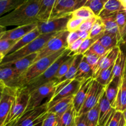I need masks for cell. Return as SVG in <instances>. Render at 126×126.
Returning a JSON list of instances; mask_svg holds the SVG:
<instances>
[{
  "mask_svg": "<svg viewBox=\"0 0 126 126\" xmlns=\"http://www.w3.org/2000/svg\"><path fill=\"white\" fill-rule=\"evenodd\" d=\"M41 0H25L21 5L7 14L0 17V25L22 26L37 23Z\"/></svg>",
  "mask_w": 126,
  "mask_h": 126,
  "instance_id": "1",
  "label": "cell"
},
{
  "mask_svg": "<svg viewBox=\"0 0 126 126\" xmlns=\"http://www.w3.org/2000/svg\"><path fill=\"white\" fill-rule=\"evenodd\" d=\"M66 49V48H64L54 54L39 59L33 63L24 73L15 79L7 86L15 88L25 86L30 82L41 75L64 53Z\"/></svg>",
  "mask_w": 126,
  "mask_h": 126,
  "instance_id": "2",
  "label": "cell"
},
{
  "mask_svg": "<svg viewBox=\"0 0 126 126\" xmlns=\"http://www.w3.org/2000/svg\"><path fill=\"white\" fill-rule=\"evenodd\" d=\"M57 33L41 34L37 38H36L34 40L31 42L30 43L27 44V45L23 46V48H20V49L17 50V51L14 52L11 54H9L5 56L4 57L3 59H2V62L0 63V64L12 63V62L15 61L27 56L30 54L38 53Z\"/></svg>",
  "mask_w": 126,
  "mask_h": 126,
  "instance_id": "3",
  "label": "cell"
},
{
  "mask_svg": "<svg viewBox=\"0 0 126 126\" xmlns=\"http://www.w3.org/2000/svg\"><path fill=\"white\" fill-rule=\"evenodd\" d=\"M72 54H74L69 49L66 48L64 53L60 56V57L57 59V60L54 63L51 64L49 68L46 69L41 75L35 78L32 81L30 82L25 86L29 93L34 90V89L38 88L39 86L44 85L46 83L51 81L55 79V75L57 74L60 65L64 63L66 60H67Z\"/></svg>",
  "mask_w": 126,
  "mask_h": 126,
  "instance_id": "4",
  "label": "cell"
},
{
  "mask_svg": "<svg viewBox=\"0 0 126 126\" xmlns=\"http://www.w3.org/2000/svg\"><path fill=\"white\" fill-rule=\"evenodd\" d=\"M82 81L73 79L72 80H66L55 86L54 94L47 102L48 109L54 105L65 98L74 96L78 91Z\"/></svg>",
  "mask_w": 126,
  "mask_h": 126,
  "instance_id": "5",
  "label": "cell"
},
{
  "mask_svg": "<svg viewBox=\"0 0 126 126\" xmlns=\"http://www.w3.org/2000/svg\"><path fill=\"white\" fill-rule=\"evenodd\" d=\"M29 96V91L25 87H20L17 89L11 111L4 125L17 119L23 115L27 109Z\"/></svg>",
  "mask_w": 126,
  "mask_h": 126,
  "instance_id": "6",
  "label": "cell"
},
{
  "mask_svg": "<svg viewBox=\"0 0 126 126\" xmlns=\"http://www.w3.org/2000/svg\"><path fill=\"white\" fill-rule=\"evenodd\" d=\"M68 33L69 32L66 30L59 32L55 35H54L47 42V43L38 52V55L34 63L41 58L54 54L64 48H67V37Z\"/></svg>",
  "mask_w": 126,
  "mask_h": 126,
  "instance_id": "7",
  "label": "cell"
},
{
  "mask_svg": "<svg viewBox=\"0 0 126 126\" xmlns=\"http://www.w3.org/2000/svg\"><path fill=\"white\" fill-rule=\"evenodd\" d=\"M57 80H53L44 85L34 89L30 93L28 105L25 112L33 109L42 105L41 103L46 98L53 96L55 90V84Z\"/></svg>",
  "mask_w": 126,
  "mask_h": 126,
  "instance_id": "8",
  "label": "cell"
},
{
  "mask_svg": "<svg viewBox=\"0 0 126 126\" xmlns=\"http://www.w3.org/2000/svg\"><path fill=\"white\" fill-rule=\"evenodd\" d=\"M72 17L71 13L50 19L47 21H38L37 28L41 34L58 33L66 30L69 20Z\"/></svg>",
  "mask_w": 126,
  "mask_h": 126,
  "instance_id": "9",
  "label": "cell"
},
{
  "mask_svg": "<svg viewBox=\"0 0 126 126\" xmlns=\"http://www.w3.org/2000/svg\"><path fill=\"white\" fill-rule=\"evenodd\" d=\"M105 86L102 85L95 79H94L84 103L77 116L86 113L90 109L93 108L97 103H98L101 96L105 92Z\"/></svg>",
  "mask_w": 126,
  "mask_h": 126,
  "instance_id": "10",
  "label": "cell"
},
{
  "mask_svg": "<svg viewBox=\"0 0 126 126\" xmlns=\"http://www.w3.org/2000/svg\"><path fill=\"white\" fill-rule=\"evenodd\" d=\"M17 88L6 86L0 101V126H3L9 114Z\"/></svg>",
  "mask_w": 126,
  "mask_h": 126,
  "instance_id": "11",
  "label": "cell"
},
{
  "mask_svg": "<svg viewBox=\"0 0 126 126\" xmlns=\"http://www.w3.org/2000/svg\"><path fill=\"white\" fill-rule=\"evenodd\" d=\"M99 122L98 126H107L110 120L116 112V109L112 107L106 97L105 92L99 100Z\"/></svg>",
  "mask_w": 126,
  "mask_h": 126,
  "instance_id": "12",
  "label": "cell"
},
{
  "mask_svg": "<svg viewBox=\"0 0 126 126\" xmlns=\"http://www.w3.org/2000/svg\"><path fill=\"white\" fill-rule=\"evenodd\" d=\"M93 80L94 79L92 77L83 80L81 83L78 91L74 95L73 99V105L77 112V114L84 103Z\"/></svg>",
  "mask_w": 126,
  "mask_h": 126,
  "instance_id": "13",
  "label": "cell"
},
{
  "mask_svg": "<svg viewBox=\"0 0 126 126\" xmlns=\"http://www.w3.org/2000/svg\"><path fill=\"white\" fill-rule=\"evenodd\" d=\"M120 50V46H117L112 48L111 49H110L105 54L101 57L99 63H98V66H97V69H96L94 75V79H95L97 75L102 70L114 65Z\"/></svg>",
  "mask_w": 126,
  "mask_h": 126,
  "instance_id": "14",
  "label": "cell"
},
{
  "mask_svg": "<svg viewBox=\"0 0 126 126\" xmlns=\"http://www.w3.org/2000/svg\"><path fill=\"white\" fill-rule=\"evenodd\" d=\"M37 26L38 22L25 25L18 26L14 28L5 31L4 33L0 35V40H12L17 41L31 31L35 29Z\"/></svg>",
  "mask_w": 126,
  "mask_h": 126,
  "instance_id": "15",
  "label": "cell"
},
{
  "mask_svg": "<svg viewBox=\"0 0 126 126\" xmlns=\"http://www.w3.org/2000/svg\"><path fill=\"white\" fill-rule=\"evenodd\" d=\"M38 53H33V54H30L27 56L22 58L21 59L16 60L12 63H5V64H9L11 65L13 68H14L17 72L19 74V76L24 73L32 64L34 63V60L36 58ZM18 76V77H19Z\"/></svg>",
  "mask_w": 126,
  "mask_h": 126,
  "instance_id": "16",
  "label": "cell"
},
{
  "mask_svg": "<svg viewBox=\"0 0 126 126\" xmlns=\"http://www.w3.org/2000/svg\"><path fill=\"white\" fill-rule=\"evenodd\" d=\"M57 0H41L38 12V21H47L51 17Z\"/></svg>",
  "mask_w": 126,
  "mask_h": 126,
  "instance_id": "17",
  "label": "cell"
},
{
  "mask_svg": "<svg viewBox=\"0 0 126 126\" xmlns=\"http://www.w3.org/2000/svg\"><path fill=\"white\" fill-rule=\"evenodd\" d=\"M121 80V79L118 77H113V80L106 86L105 90L106 97L108 99L112 107H114L115 109Z\"/></svg>",
  "mask_w": 126,
  "mask_h": 126,
  "instance_id": "18",
  "label": "cell"
},
{
  "mask_svg": "<svg viewBox=\"0 0 126 126\" xmlns=\"http://www.w3.org/2000/svg\"><path fill=\"white\" fill-rule=\"evenodd\" d=\"M116 110L121 112L126 110V64L118 90Z\"/></svg>",
  "mask_w": 126,
  "mask_h": 126,
  "instance_id": "19",
  "label": "cell"
},
{
  "mask_svg": "<svg viewBox=\"0 0 126 126\" xmlns=\"http://www.w3.org/2000/svg\"><path fill=\"white\" fill-rule=\"evenodd\" d=\"M18 76V73L11 65L7 64H0V80L3 82L6 86H8Z\"/></svg>",
  "mask_w": 126,
  "mask_h": 126,
  "instance_id": "20",
  "label": "cell"
},
{
  "mask_svg": "<svg viewBox=\"0 0 126 126\" xmlns=\"http://www.w3.org/2000/svg\"><path fill=\"white\" fill-rule=\"evenodd\" d=\"M124 9V7L119 0H108L103 6L98 17L103 18L113 16L117 12Z\"/></svg>",
  "mask_w": 126,
  "mask_h": 126,
  "instance_id": "21",
  "label": "cell"
},
{
  "mask_svg": "<svg viewBox=\"0 0 126 126\" xmlns=\"http://www.w3.org/2000/svg\"><path fill=\"white\" fill-rule=\"evenodd\" d=\"M41 35L40 32H39L38 28H36L35 29H34L33 30L31 31L30 32H29L28 33H27V35H25V36H23L22 38H21L20 39L18 40L17 42L16 43V44L12 47L10 51H9L8 54H11V53H14V52L17 51V50L20 49V48H23V46H25V45H27V44H28L29 43H30L31 42H32L33 40H34L36 38L39 36Z\"/></svg>",
  "mask_w": 126,
  "mask_h": 126,
  "instance_id": "22",
  "label": "cell"
},
{
  "mask_svg": "<svg viewBox=\"0 0 126 126\" xmlns=\"http://www.w3.org/2000/svg\"><path fill=\"white\" fill-rule=\"evenodd\" d=\"M74 96H70L68 97L62 99L59 102L54 105L52 107L48 109L49 112H53L55 114L59 119L62 115L69 108L70 106L73 104V99Z\"/></svg>",
  "mask_w": 126,
  "mask_h": 126,
  "instance_id": "23",
  "label": "cell"
},
{
  "mask_svg": "<svg viewBox=\"0 0 126 126\" xmlns=\"http://www.w3.org/2000/svg\"><path fill=\"white\" fill-rule=\"evenodd\" d=\"M82 57H83V54H75L73 61L70 69H68V70L65 74V75H63L62 77L60 78V79H59L56 82L55 86L57 84H60L63 82L66 81V80H72L75 79V75H76V72H77L79 65L80 62H81Z\"/></svg>",
  "mask_w": 126,
  "mask_h": 126,
  "instance_id": "24",
  "label": "cell"
},
{
  "mask_svg": "<svg viewBox=\"0 0 126 126\" xmlns=\"http://www.w3.org/2000/svg\"><path fill=\"white\" fill-rule=\"evenodd\" d=\"M77 112L71 105L59 118L57 126H75Z\"/></svg>",
  "mask_w": 126,
  "mask_h": 126,
  "instance_id": "25",
  "label": "cell"
},
{
  "mask_svg": "<svg viewBox=\"0 0 126 126\" xmlns=\"http://www.w3.org/2000/svg\"><path fill=\"white\" fill-rule=\"evenodd\" d=\"M93 71L83 56L79 65L78 69L75 75V79L80 81H83L89 78H93Z\"/></svg>",
  "mask_w": 126,
  "mask_h": 126,
  "instance_id": "26",
  "label": "cell"
},
{
  "mask_svg": "<svg viewBox=\"0 0 126 126\" xmlns=\"http://www.w3.org/2000/svg\"><path fill=\"white\" fill-rule=\"evenodd\" d=\"M126 64V55L121 49L113 67V77H118L121 79L125 69Z\"/></svg>",
  "mask_w": 126,
  "mask_h": 126,
  "instance_id": "27",
  "label": "cell"
},
{
  "mask_svg": "<svg viewBox=\"0 0 126 126\" xmlns=\"http://www.w3.org/2000/svg\"><path fill=\"white\" fill-rule=\"evenodd\" d=\"M100 43L105 48L110 50L114 47L119 46L120 40L118 36L115 34L105 32L102 37L98 40Z\"/></svg>",
  "mask_w": 126,
  "mask_h": 126,
  "instance_id": "28",
  "label": "cell"
},
{
  "mask_svg": "<svg viewBox=\"0 0 126 126\" xmlns=\"http://www.w3.org/2000/svg\"><path fill=\"white\" fill-rule=\"evenodd\" d=\"M105 26V32L115 34L121 41V34L119 27L115 21L114 16H111L101 18Z\"/></svg>",
  "mask_w": 126,
  "mask_h": 126,
  "instance_id": "29",
  "label": "cell"
},
{
  "mask_svg": "<svg viewBox=\"0 0 126 126\" xmlns=\"http://www.w3.org/2000/svg\"><path fill=\"white\" fill-rule=\"evenodd\" d=\"M25 0H0V17L11 12L22 4Z\"/></svg>",
  "mask_w": 126,
  "mask_h": 126,
  "instance_id": "30",
  "label": "cell"
},
{
  "mask_svg": "<svg viewBox=\"0 0 126 126\" xmlns=\"http://www.w3.org/2000/svg\"><path fill=\"white\" fill-rule=\"evenodd\" d=\"M113 67H114V65L102 70L97 75L95 80L98 82L100 84L106 87L110 83V82L113 80V77H114Z\"/></svg>",
  "mask_w": 126,
  "mask_h": 126,
  "instance_id": "31",
  "label": "cell"
},
{
  "mask_svg": "<svg viewBox=\"0 0 126 126\" xmlns=\"http://www.w3.org/2000/svg\"><path fill=\"white\" fill-rule=\"evenodd\" d=\"M87 126H98L99 122V103L85 113Z\"/></svg>",
  "mask_w": 126,
  "mask_h": 126,
  "instance_id": "32",
  "label": "cell"
},
{
  "mask_svg": "<svg viewBox=\"0 0 126 126\" xmlns=\"http://www.w3.org/2000/svg\"><path fill=\"white\" fill-rule=\"evenodd\" d=\"M71 14H72L73 17L81 19L84 21L91 18V17H94V16H97L95 15L92 9L87 6H82V7L74 10L71 12Z\"/></svg>",
  "mask_w": 126,
  "mask_h": 126,
  "instance_id": "33",
  "label": "cell"
},
{
  "mask_svg": "<svg viewBox=\"0 0 126 126\" xmlns=\"http://www.w3.org/2000/svg\"><path fill=\"white\" fill-rule=\"evenodd\" d=\"M105 33V32H104ZM104 33H102V34L99 35L98 36H96V37H93V38H89L87 39L84 40L82 42V44H81V46H80L79 49H78L77 52L75 54H84L86 51L89 50L90 49L91 46L93 45V44L94 43H95L97 41H98L101 37H102Z\"/></svg>",
  "mask_w": 126,
  "mask_h": 126,
  "instance_id": "34",
  "label": "cell"
},
{
  "mask_svg": "<svg viewBox=\"0 0 126 126\" xmlns=\"http://www.w3.org/2000/svg\"><path fill=\"white\" fill-rule=\"evenodd\" d=\"M83 56L85 59H86V61L89 64V65L91 66V69L93 71L94 75V73L95 72L96 69H97V66H98V63H99L100 59L101 57L98 56L97 54H94V53H92V51L89 50L86 51L83 54Z\"/></svg>",
  "mask_w": 126,
  "mask_h": 126,
  "instance_id": "35",
  "label": "cell"
},
{
  "mask_svg": "<svg viewBox=\"0 0 126 126\" xmlns=\"http://www.w3.org/2000/svg\"><path fill=\"white\" fill-rule=\"evenodd\" d=\"M126 121L123 112L116 111L113 117L108 122L107 126H126Z\"/></svg>",
  "mask_w": 126,
  "mask_h": 126,
  "instance_id": "36",
  "label": "cell"
},
{
  "mask_svg": "<svg viewBox=\"0 0 126 126\" xmlns=\"http://www.w3.org/2000/svg\"><path fill=\"white\" fill-rule=\"evenodd\" d=\"M75 54H72L67 60L65 61L61 65H60V68L59 69V70L57 71V74L55 75V79L56 80H59L60 78L62 77L63 75H65L66 72H68V69H70V66H71V64H72L74 58H75Z\"/></svg>",
  "mask_w": 126,
  "mask_h": 126,
  "instance_id": "37",
  "label": "cell"
},
{
  "mask_svg": "<svg viewBox=\"0 0 126 126\" xmlns=\"http://www.w3.org/2000/svg\"><path fill=\"white\" fill-rule=\"evenodd\" d=\"M105 32V26L102 22L100 17H97L95 22L94 24L91 32H90L89 38H93V37L98 36L99 35Z\"/></svg>",
  "mask_w": 126,
  "mask_h": 126,
  "instance_id": "38",
  "label": "cell"
},
{
  "mask_svg": "<svg viewBox=\"0 0 126 126\" xmlns=\"http://www.w3.org/2000/svg\"><path fill=\"white\" fill-rule=\"evenodd\" d=\"M17 41L12 40H0V53L4 56L7 55L10 49Z\"/></svg>",
  "mask_w": 126,
  "mask_h": 126,
  "instance_id": "39",
  "label": "cell"
},
{
  "mask_svg": "<svg viewBox=\"0 0 126 126\" xmlns=\"http://www.w3.org/2000/svg\"><path fill=\"white\" fill-rule=\"evenodd\" d=\"M108 1V0H94L93 1L90 2L87 6H89L92 9L95 16H98L103 6Z\"/></svg>",
  "mask_w": 126,
  "mask_h": 126,
  "instance_id": "40",
  "label": "cell"
},
{
  "mask_svg": "<svg viewBox=\"0 0 126 126\" xmlns=\"http://www.w3.org/2000/svg\"><path fill=\"white\" fill-rule=\"evenodd\" d=\"M113 16H114L116 22L119 27L121 34L122 30L126 24V12L124 11V9L117 12L116 13L113 15Z\"/></svg>",
  "mask_w": 126,
  "mask_h": 126,
  "instance_id": "41",
  "label": "cell"
},
{
  "mask_svg": "<svg viewBox=\"0 0 126 126\" xmlns=\"http://www.w3.org/2000/svg\"><path fill=\"white\" fill-rule=\"evenodd\" d=\"M84 21V20L81 19L72 17L69 20L68 22L67 26H66V30L69 32L77 31Z\"/></svg>",
  "mask_w": 126,
  "mask_h": 126,
  "instance_id": "42",
  "label": "cell"
},
{
  "mask_svg": "<svg viewBox=\"0 0 126 126\" xmlns=\"http://www.w3.org/2000/svg\"><path fill=\"white\" fill-rule=\"evenodd\" d=\"M89 50L91 51L92 53L97 54V56H98L100 57H102V56L105 54L106 53L109 51L108 49H107V48H105V47L100 43L98 40L95 43H94L93 45L90 48V49H89Z\"/></svg>",
  "mask_w": 126,
  "mask_h": 126,
  "instance_id": "43",
  "label": "cell"
},
{
  "mask_svg": "<svg viewBox=\"0 0 126 126\" xmlns=\"http://www.w3.org/2000/svg\"><path fill=\"white\" fill-rule=\"evenodd\" d=\"M58 121L59 119L55 114L48 112L47 115L43 121L41 126H57Z\"/></svg>",
  "mask_w": 126,
  "mask_h": 126,
  "instance_id": "44",
  "label": "cell"
},
{
  "mask_svg": "<svg viewBox=\"0 0 126 126\" xmlns=\"http://www.w3.org/2000/svg\"><path fill=\"white\" fill-rule=\"evenodd\" d=\"M98 16H94L93 17L88 19L87 20H85L83 21L82 24L80 25L78 30L82 31H87V32H91L94 24Z\"/></svg>",
  "mask_w": 126,
  "mask_h": 126,
  "instance_id": "45",
  "label": "cell"
},
{
  "mask_svg": "<svg viewBox=\"0 0 126 126\" xmlns=\"http://www.w3.org/2000/svg\"><path fill=\"white\" fill-rule=\"evenodd\" d=\"M82 42H83V40L81 39H78V40L75 41V42H73V43H71V44L68 46V49H70L74 54H76V52L78 51V49H79L80 46H81V44H82Z\"/></svg>",
  "mask_w": 126,
  "mask_h": 126,
  "instance_id": "46",
  "label": "cell"
},
{
  "mask_svg": "<svg viewBox=\"0 0 126 126\" xmlns=\"http://www.w3.org/2000/svg\"><path fill=\"white\" fill-rule=\"evenodd\" d=\"M75 126H87L85 114L76 116Z\"/></svg>",
  "mask_w": 126,
  "mask_h": 126,
  "instance_id": "47",
  "label": "cell"
},
{
  "mask_svg": "<svg viewBox=\"0 0 126 126\" xmlns=\"http://www.w3.org/2000/svg\"><path fill=\"white\" fill-rule=\"evenodd\" d=\"M78 39H79V35H78V33L77 31L69 32L68 35V37H67L68 46L70 45V44H71V43H73V42H75V41L78 40Z\"/></svg>",
  "mask_w": 126,
  "mask_h": 126,
  "instance_id": "48",
  "label": "cell"
},
{
  "mask_svg": "<svg viewBox=\"0 0 126 126\" xmlns=\"http://www.w3.org/2000/svg\"><path fill=\"white\" fill-rule=\"evenodd\" d=\"M77 32H78V33L79 38L83 40H84L89 38L90 32H87V31H82V30H78Z\"/></svg>",
  "mask_w": 126,
  "mask_h": 126,
  "instance_id": "49",
  "label": "cell"
},
{
  "mask_svg": "<svg viewBox=\"0 0 126 126\" xmlns=\"http://www.w3.org/2000/svg\"><path fill=\"white\" fill-rule=\"evenodd\" d=\"M126 43V24L124 26V28L122 30L121 32V41L120 43L122 44H125Z\"/></svg>",
  "mask_w": 126,
  "mask_h": 126,
  "instance_id": "50",
  "label": "cell"
},
{
  "mask_svg": "<svg viewBox=\"0 0 126 126\" xmlns=\"http://www.w3.org/2000/svg\"><path fill=\"white\" fill-rule=\"evenodd\" d=\"M5 87H6V85L4 84V83L1 81V80H0V101L2 98V93H3V91L4 90Z\"/></svg>",
  "mask_w": 126,
  "mask_h": 126,
  "instance_id": "51",
  "label": "cell"
},
{
  "mask_svg": "<svg viewBox=\"0 0 126 126\" xmlns=\"http://www.w3.org/2000/svg\"><path fill=\"white\" fill-rule=\"evenodd\" d=\"M6 27H4V26H2L1 25H0V35L2 34V33H4L5 31H6Z\"/></svg>",
  "mask_w": 126,
  "mask_h": 126,
  "instance_id": "52",
  "label": "cell"
},
{
  "mask_svg": "<svg viewBox=\"0 0 126 126\" xmlns=\"http://www.w3.org/2000/svg\"><path fill=\"white\" fill-rule=\"evenodd\" d=\"M4 57V56L2 55V54H1V53H0V63L2 62V59H3Z\"/></svg>",
  "mask_w": 126,
  "mask_h": 126,
  "instance_id": "53",
  "label": "cell"
},
{
  "mask_svg": "<svg viewBox=\"0 0 126 126\" xmlns=\"http://www.w3.org/2000/svg\"><path fill=\"white\" fill-rule=\"evenodd\" d=\"M94 1V0H87V2H86V5H85V6H87V5H88L90 3V2H91L92 1Z\"/></svg>",
  "mask_w": 126,
  "mask_h": 126,
  "instance_id": "54",
  "label": "cell"
},
{
  "mask_svg": "<svg viewBox=\"0 0 126 126\" xmlns=\"http://www.w3.org/2000/svg\"><path fill=\"white\" fill-rule=\"evenodd\" d=\"M123 112V114H124V117H125V119L126 121V110H125V111Z\"/></svg>",
  "mask_w": 126,
  "mask_h": 126,
  "instance_id": "55",
  "label": "cell"
},
{
  "mask_svg": "<svg viewBox=\"0 0 126 126\" xmlns=\"http://www.w3.org/2000/svg\"><path fill=\"white\" fill-rule=\"evenodd\" d=\"M124 44H125V47H126V53H125V54H126V43Z\"/></svg>",
  "mask_w": 126,
  "mask_h": 126,
  "instance_id": "56",
  "label": "cell"
},
{
  "mask_svg": "<svg viewBox=\"0 0 126 126\" xmlns=\"http://www.w3.org/2000/svg\"><path fill=\"white\" fill-rule=\"evenodd\" d=\"M124 11H125L126 12V7H124Z\"/></svg>",
  "mask_w": 126,
  "mask_h": 126,
  "instance_id": "57",
  "label": "cell"
},
{
  "mask_svg": "<svg viewBox=\"0 0 126 126\" xmlns=\"http://www.w3.org/2000/svg\"></svg>",
  "mask_w": 126,
  "mask_h": 126,
  "instance_id": "58",
  "label": "cell"
}]
</instances>
